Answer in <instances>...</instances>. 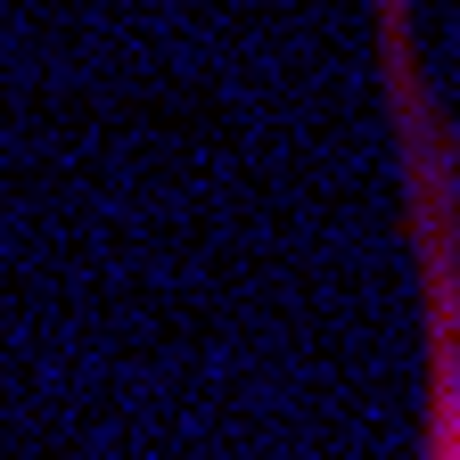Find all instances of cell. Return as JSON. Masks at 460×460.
I'll return each mask as SVG.
<instances>
[{"instance_id": "obj_1", "label": "cell", "mask_w": 460, "mask_h": 460, "mask_svg": "<svg viewBox=\"0 0 460 460\" xmlns=\"http://www.w3.org/2000/svg\"><path fill=\"white\" fill-rule=\"evenodd\" d=\"M378 83L394 124L402 239H411V321H420V460H460V132L436 107L411 0H370Z\"/></svg>"}]
</instances>
